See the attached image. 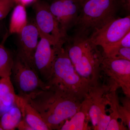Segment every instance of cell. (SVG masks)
I'll return each mask as SVG.
<instances>
[{
	"instance_id": "1",
	"label": "cell",
	"mask_w": 130,
	"mask_h": 130,
	"mask_svg": "<svg viewBox=\"0 0 130 130\" xmlns=\"http://www.w3.org/2000/svg\"><path fill=\"white\" fill-rule=\"evenodd\" d=\"M45 83L47 88L81 102L93 87L76 71L63 46L56 50L51 74Z\"/></svg>"
},
{
	"instance_id": "2",
	"label": "cell",
	"mask_w": 130,
	"mask_h": 130,
	"mask_svg": "<svg viewBox=\"0 0 130 130\" xmlns=\"http://www.w3.org/2000/svg\"><path fill=\"white\" fill-rule=\"evenodd\" d=\"M23 98L40 114L50 130L60 129L65 121L79 111L82 102L47 88Z\"/></svg>"
},
{
	"instance_id": "3",
	"label": "cell",
	"mask_w": 130,
	"mask_h": 130,
	"mask_svg": "<svg viewBox=\"0 0 130 130\" xmlns=\"http://www.w3.org/2000/svg\"><path fill=\"white\" fill-rule=\"evenodd\" d=\"M65 48L76 71L91 86L99 84L105 56L89 38L77 36Z\"/></svg>"
},
{
	"instance_id": "4",
	"label": "cell",
	"mask_w": 130,
	"mask_h": 130,
	"mask_svg": "<svg viewBox=\"0 0 130 130\" xmlns=\"http://www.w3.org/2000/svg\"><path fill=\"white\" fill-rule=\"evenodd\" d=\"M118 0H88L82 7L75 25L78 36L88 35L100 29L115 18Z\"/></svg>"
},
{
	"instance_id": "5",
	"label": "cell",
	"mask_w": 130,
	"mask_h": 130,
	"mask_svg": "<svg viewBox=\"0 0 130 130\" xmlns=\"http://www.w3.org/2000/svg\"><path fill=\"white\" fill-rule=\"evenodd\" d=\"M10 78L18 95L21 97L46 88V83L36 70L17 55L13 59Z\"/></svg>"
},
{
	"instance_id": "6",
	"label": "cell",
	"mask_w": 130,
	"mask_h": 130,
	"mask_svg": "<svg viewBox=\"0 0 130 130\" xmlns=\"http://www.w3.org/2000/svg\"><path fill=\"white\" fill-rule=\"evenodd\" d=\"M35 23L40 35L47 38L57 49L63 46L66 40L58 21L51 12L49 4L38 0L33 4Z\"/></svg>"
},
{
	"instance_id": "7",
	"label": "cell",
	"mask_w": 130,
	"mask_h": 130,
	"mask_svg": "<svg viewBox=\"0 0 130 130\" xmlns=\"http://www.w3.org/2000/svg\"><path fill=\"white\" fill-rule=\"evenodd\" d=\"M101 68L109 91L120 88L125 96L130 98V60L105 57Z\"/></svg>"
},
{
	"instance_id": "8",
	"label": "cell",
	"mask_w": 130,
	"mask_h": 130,
	"mask_svg": "<svg viewBox=\"0 0 130 130\" xmlns=\"http://www.w3.org/2000/svg\"><path fill=\"white\" fill-rule=\"evenodd\" d=\"M130 31V15L112 20L106 25L93 32L89 40L103 51L118 42Z\"/></svg>"
},
{
	"instance_id": "9",
	"label": "cell",
	"mask_w": 130,
	"mask_h": 130,
	"mask_svg": "<svg viewBox=\"0 0 130 130\" xmlns=\"http://www.w3.org/2000/svg\"><path fill=\"white\" fill-rule=\"evenodd\" d=\"M109 90L106 85L100 84L91 88L88 95L91 105L89 110L90 121L94 130H106L110 117L106 113L107 100L106 94Z\"/></svg>"
},
{
	"instance_id": "10",
	"label": "cell",
	"mask_w": 130,
	"mask_h": 130,
	"mask_svg": "<svg viewBox=\"0 0 130 130\" xmlns=\"http://www.w3.org/2000/svg\"><path fill=\"white\" fill-rule=\"evenodd\" d=\"M81 7L77 0H54L50 9L55 17L65 37L67 32L75 24Z\"/></svg>"
},
{
	"instance_id": "11",
	"label": "cell",
	"mask_w": 130,
	"mask_h": 130,
	"mask_svg": "<svg viewBox=\"0 0 130 130\" xmlns=\"http://www.w3.org/2000/svg\"><path fill=\"white\" fill-rule=\"evenodd\" d=\"M34 57L35 69L44 82L51 74L56 54V50L47 38L40 35Z\"/></svg>"
},
{
	"instance_id": "12",
	"label": "cell",
	"mask_w": 130,
	"mask_h": 130,
	"mask_svg": "<svg viewBox=\"0 0 130 130\" xmlns=\"http://www.w3.org/2000/svg\"><path fill=\"white\" fill-rule=\"evenodd\" d=\"M18 35V50L16 55L36 70L34 57L40 34L35 22L28 23Z\"/></svg>"
},
{
	"instance_id": "13",
	"label": "cell",
	"mask_w": 130,
	"mask_h": 130,
	"mask_svg": "<svg viewBox=\"0 0 130 130\" xmlns=\"http://www.w3.org/2000/svg\"><path fill=\"white\" fill-rule=\"evenodd\" d=\"M91 101L88 96L81 102L79 111L71 118L65 121L60 130H90L91 127L89 125L90 121L89 110Z\"/></svg>"
},
{
	"instance_id": "14",
	"label": "cell",
	"mask_w": 130,
	"mask_h": 130,
	"mask_svg": "<svg viewBox=\"0 0 130 130\" xmlns=\"http://www.w3.org/2000/svg\"><path fill=\"white\" fill-rule=\"evenodd\" d=\"M15 105L20 109L22 118L26 121L33 130H50L40 114L25 99L17 95Z\"/></svg>"
},
{
	"instance_id": "15",
	"label": "cell",
	"mask_w": 130,
	"mask_h": 130,
	"mask_svg": "<svg viewBox=\"0 0 130 130\" xmlns=\"http://www.w3.org/2000/svg\"><path fill=\"white\" fill-rule=\"evenodd\" d=\"M16 95L10 77L1 78L0 79V117L15 105Z\"/></svg>"
},
{
	"instance_id": "16",
	"label": "cell",
	"mask_w": 130,
	"mask_h": 130,
	"mask_svg": "<svg viewBox=\"0 0 130 130\" xmlns=\"http://www.w3.org/2000/svg\"><path fill=\"white\" fill-rule=\"evenodd\" d=\"M108 105L110 107L109 111L110 121L106 130H125L128 129L123 123L119 121L118 107L119 100L116 91L108 90L106 94Z\"/></svg>"
},
{
	"instance_id": "17",
	"label": "cell",
	"mask_w": 130,
	"mask_h": 130,
	"mask_svg": "<svg viewBox=\"0 0 130 130\" xmlns=\"http://www.w3.org/2000/svg\"><path fill=\"white\" fill-rule=\"evenodd\" d=\"M28 23L25 7L20 5H15L9 22V33L18 35Z\"/></svg>"
},
{
	"instance_id": "18",
	"label": "cell",
	"mask_w": 130,
	"mask_h": 130,
	"mask_svg": "<svg viewBox=\"0 0 130 130\" xmlns=\"http://www.w3.org/2000/svg\"><path fill=\"white\" fill-rule=\"evenodd\" d=\"M22 119L20 109L15 105L11 107L2 115L0 125L3 130H14L17 128Z\"/></svg>"
},
{
	"instance_id": "19",
	"label": "cell",
	"mask_w": 130,
	"mask_h": 130,
	"mask_svg": "<svg viewBox=\"0 0 130 130\" xmlns=\"http://www.w3.org/2000/svg\"><path fill=\"white\" fill-rule=\"evenodd\" d=\"M14 58L10 52L0 44V77H10Z\"/></svg>"
},
{
	"instance_id": "20",
	"label": "cell",
	"mask_w": 130,
	"mask_h": 130,
	"mask_svg": "<svg viewBox=\"0 0 130 130\" xmlns=\"http://www.w3.org/2000/svg\"><path fill=\"white\" fill-rule=\"evenodd\" d=\"M121 100L122 105L119 104L118 110L119 119L130 130V98L125 96Z\"/></svg>"
},
{
	"instance_id": "21",
	"label": "cell",
	"mask_w": 130,
	"mask_h": 130,
	"mask_svg": "<svg viewBox=\"0 0 130 130\" xmlns=\"http://www.w3.org/2000/svg\"><path fill=\"white\" fill-rule=\"evenodd\" d=\"M103 54L104 56L107 58L130 60V47L112 49Z\"/></svg>"
},
{
	"instance_id": "22",
	"label": "cell",
	"mask_w": 130,
	"mask_h": 130,
	"mask_svg": "<svg viewBox=\"0 0 130 130\" xmlns=\"http://www.w3.org/2000/svg\"><path fill=\"white\" fill-rule=\"evenodd\" d=\"M15 5L14 0H0V21L7 16Z\"/></svg>"
},
{
	"instance_id": "23",
	"label": "cell",
	"mask_w": 130,
	"mask_h": 130,
	"mask_svg": "<svg viewBox=\"0 0 130 130\" xmlns=\"http://www.w3.org/2000/svg\"><path fill=\"white\" fill-rule=\"evenodd\" d=\"M119 47H130V31L120 40L103 51V53H105L112 49Z\"/></svg>"
},
{
	"instance_id": "24",
	"label": "cell",
	"mask_w": 130,
	"mask_h": 130,
	"mask_svg": "<svg viewBox=\"0 0 130 130\" xmlns=\"http://www.w3.org/2000/svg\"><path fill=\"white\" fill-rule=\"evenodd\" d=\"M17 128L19 130H34L26 121L23 118L20 122Z\"/></svg>"
},
{
	"instance_id": "25",
	"label": "cell",
	"mask_w": 130,
	"mask_h": 130,
	"mask_svg": "<svg viewBox=\"0 0 130 130\" xmlns=\"http://www.w3.org/2000/svg\"><path fill=\"white\" fill-rule=\"evenodd\" d=\"M16 5H20L25 7L34 4L38 0H14Z\"/></svg>"
},
{
	"instance_id": "26",
	"label": "cell",
	"mask_w": 130,
	"mask_h": 130,
	"mask_svg": "<svg viewBox=\"0 0 130 130\" xmlns=\"http://www.w3.org/2000/svg\"><path fill=\"white\" fill-rule=\"evenodd\" d=\"M120 4L123 9L129 12L130 11V0H120Z\"/></svg>"
},
{
	"instance_id": "27",
	"label": "cell",
	"mask_w": 130,
	"mask_h": 130,
	"mask_svg": "<svg viewBox=\"0 0 130 130\" xmlns=\"http://www.w3.org/2000/svg\"><path fill=\"white\" fill-rule=\"evenodd\" d=\"M79 2V4H80V6H81V7H82L84 4L88 0H77Z\"/></svg>"
},
{
	"instance_id": "28",
	"label": "cell",
	"mask_w": 130,
	"mask_h": 130,
	"mask_svg": "<svg viewBox=\"0 0 130 130\" xmlns=\"http://www.w3.org/2000/svg\"><path fill=\"white\" fill-rule=\"evenodd\" d=\"M0 130H3V129L2 127L1 126V125H0Z\"/></svg>"
}]
</instances>
